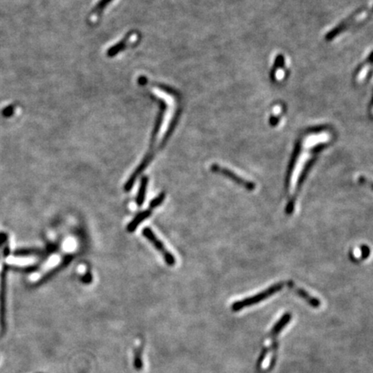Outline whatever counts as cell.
<instances>
[{"label": "cell", "mask_w": 373, "mask_h": 373, "mask_svg": "<svg viewBox=\"0 0 373 373\" xmlns=\"http://www.w3.org/2000/svg\"><path fill=\"white\" fill-rule=\"evenodd\" d=\"M9 266L3 265L0 274V328L5 330V303H6V274Z\"/></svg>", "instance_id": "5"}, {"label": "cell", "mask_w": 373, "mask_h": 373, "mask_svg": "<svg viewBox=\"0 0 373 373\" xmlns=\"http://www.w3.org/2000/svg\"><path fill=\"white\" fill-rule=\"evenodd\" d=\"M301 149H302V142H301V139H299L296 144H295L294 152H293L292 156H291L289 166H288V169H287V174H286L285 178V188L287 190L289 188L290 179H291V176H292L293 171L295 169V165H296V163L298 162L299 157H300V155H301Z\"/></svg>", "instance_id": "7"}, {"label": "cell", "mask_w": 373, "mask_h": 373, "mask_svg": "<svg viewBox=\"0 0 373 373\" xmlns=\"http://www.w3.org/2000/svg\"><path fill=\"white\" fill-rule=\"evenodd\" d=\"M73 257H74L73 255H67V256L64 257L63 261H62L61 263H59L57 266L53 268V269H51L50 271H49V272L46 273L45 275L42 276V278H41V279L37 282V284L39 285V284L45 283L46 282H48L49 280L51 279L53 276L56 275L57 273L60 272L62 269H64L65 267L68 266L69 263H71V261L73 260Z\"/></svg>", "instance_id": "9"}, {"label": "cell", "mask_w": 373, "mask_h": 373, "mask_svg": "<svg viewBox=\"0 0 373 373\" xmlns=\"http://www.w3.org/2000/svg\"><path fill=\"white\" fill-rule=\"evenodd\" d=\"M7 241V235L4 233H0V248L3 247Z\"/></svg>", "instance_id": "15"}, {"label": "cell", "mask_w": 373, "mask_h": 373, "mask_svg": "<svg viewBox=\"0 0 373 373\" xmlns=\"http://www.w3.org/2000/svg\"><path fill=\"white\" fill-rule=\"evenodd\" d=\"M288 286H289V288L292 289L296 295H298L301 298L305 300L306 302H308V304L312 306L313 308H319L321 306V301L319 299L315 298L311 295H309L305 289H302L298 286L295 285V282L293 281H289Z\"/></svg>", "instance_id": "8"}, {"label": "cell", "mask_w": 373, "mask_h": 373, "mask_svg": "<svg viewBox=\"0 0 373 373\" xmlns=\"http://www.w3.org/2000/svg\"><path fill=\"white\" fill-rule=\"evenodd\" d=\"M153 158H154V150L149 149V152L147 153L146 156H144L143 161L141 162L139 165L137 166V168L134 170V172L127 180L126 183L124 186V191L129 192L131 190V188H133L134 184L136 183V181L138 178V176L148 168V166L149 165V163L151 162Z\"/></svg>", "instance_id": "6"}, {"label": "cell", "mask_w": 373, "mask_h": 373, "mask_svg": "<svg viewBox=\"0 0 373 373\" xmlns=\"http://www.w3.org/2000/svg\"><path fill=\"white\" fill-rule=\"evenodd\" d=\"M54 250H55V247H52L50 250H47L46 251L41 249H37V248H29V249L23 248V249H16L14 250L13 255L15 256H40L42 254L48 255Z\"/></svg>", "instance_id": "10"}, {"label": "cell", "mask_w": 373, "mask_h": 373, "mask_svg": "<svg viewBox=\"0 0 373 373\" xmlns=\"http://www.w3.org/2000/svg\"><path fill=\"white\" fill-rule=\"evenodd\" d=\"M369 254H370L369 247L363 246L362 247V256H363V258H367L368 256H369Z\"/></svg>", "instance_id": "14"}, {"label": "cell", "mask_w": 373, "mask_h": 373, "mask_svg": "<svg viewBox=\"0 0 373 373\" xmlns=\"http://www.w3.org/2000/svg\"><path fill=\"white\" fill-rule=\"evenodd\" d=\"M151 214H152V210H150V209H148V210H145V211L139 213V214H137L136 216H135L133 220L130 221V223L128 224V226H127V231H128L129 233H133V232H135V230L137 228V227H138L143 221L147 220Z\"/></svg>", "instance_id": "11"}, {"label": "cell", "mask_w": 373, "mask_h": 373, "mask_svg": "<svg viewBox=\"0 0 373 373\" xmlns=\"http://www.w3.org/2000/svg\"><path fill=\"white\" fill-rule=\"evenodd\" d=\"M282 287H283V282H280L275 283L272 286L269 287L268 289L263 290V292L258 293V294L252 295V296L248 297V298L243 299V300H240V301L234 302L233 306H232V309L234 311L238 312L241 310V309H243V308H247V307L255 305L256 303H258V302H262V301H264L267 298H269V296H271L274 294L281 291Z\"/></svg>", "instance_id": "1"}, {"label": "cell", "mask_w": 373, "mask_h": 373, "mask_svg": "<svg viewBox=\"0 0 373 373\" xmlns=\"http://www.w3.org/2000/svg\"><path fill=\"white\" fill-rule=\"evenodd\" d=\"M148 183H149V177L148 176H143L140 182L139 189L137 192L136 195V202L138 207L143 206V202L145 201L146 197L147 188H148Z\"/></svg>", "instance_id": "12"}, {"label": "cell", "mask_w": 373, "mask_h": 373, "mask_svg": "<svg viewBox=\"0 0 373 373\" xmlns=\"http://www.w3.org/2000/svg\"><path fill=\"white\" fill-rule=\"evenodd\" d=\"M142 233H143V237L146 238L147 240H149V242L152 244L154 247L156 248V250H158L160 253L162 254V257H163L166 263L169 266H174L176 263L175 256L172 253H170L169 250H167V248L164 247V245L162 241L156 237L155 233L149 227L143 228Z\"/></svg>", "instance_id": "2"}, {"label": "cell", "mask_w": 373, "mask_h": 373, "mask_svg": "<svg viewBox=\"0 0 373 373\" xmlns=\"http://www.w3.org/2000/svg\"><path fill=\"white\" fill-rule=\"evenodd\" d=\"M165 193H164V192H162L161 194H159V195H157L156 197L153 199L152 201H150L149 206V209L153 210V209H155V208H157V207H159L160 205H162V202H163V201L165 200Z\"/></svg>", "instance_id": "13"}, {"label": "cell", "mask_w": 373, "mask_h": 373, "mask_svg": "<svg viewBox=\"0 0 373 373\" xmlns=\"http://www.w3.org/2000/svg\"><path fill=\"white\" fill-rule=\"evenodd\" d=\"M211 170L214 173L223 175L227 178L231 179L233 182H235L238 185L246 188L248 191H253L256 189V184L254 182L248 181L243 177H240V175H238L236 173L232 171L231 169L225 168L223 166L219 165L217 163H214V164H212Z\"/></svg>", "instance_id": "3"}, {"label": "cell", "mask_w": 373, "mask_h": 373, "mask_svg": "<svg viewBox=\"0 0 373 373\" xmlns=\"http://www.w3.org/2000/svg\"><path fill=\"white\" fill-rule=\"evenodd\" d=\"M315 162H316V157H315V156H313L311 158H309V159L306 162L304 168L302 169V173H301V175L299 176L298 182H297V184H296L295 193H294L292 197L290 198L289 202H288V204L286 206V214L290 215V214H292L293 212H294V209H295V201H296V198H297V196H298L299 192L301 190L302 186L303 185V183L305 182L306 178H307V176H308V173H309V171L311 170L312 168H313V165L315 164Z\"/></svg>", "instance_id": "4"}]
</instances>
